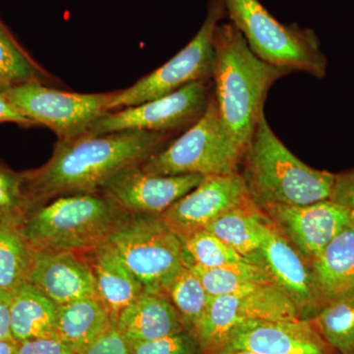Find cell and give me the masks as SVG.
Instances as JSON below:
<instances>
[{
  "mask_svg": "<svg viewBox=\"0 0 354 354\" xmlns=\"http://www.w3.org/2000/svg\"><path fill=\"white\" fill-rule=\"evenodd\" d=\"M172 136L169 133L125 130L57 140L46 164L24 172L32 208L65 195L99 193L111 177L143 164Z\"/></svg>",
  "mask_w": 354,
  "mask_h": 354,
  "instance_id": "6da1fadb",
  "label": "cell"
},
{
  "mask_svg": "<svg viewBox=\"0 0 354 354\" xmlns=\"http://www.w3.org/2000/svg\"><path fill=\"white\" fill-rule=\"evenodd\" d=\"M214 48V97L227 134L245 153L265 115L270 88L291 72L256 57L241 32L230 22L220 23L216 28Z\"/></svg>",
  "mask_w": 354,
  "mask_h": 354,
  "instance_id": "7a4b0ae2",
  "label": "cell"
},
{
  "mask_svg": "<svg viewBox=\"0 0 354 354\" xmlns=\"http://www.w3.org/2000/svg\"><path fill=\"white\" fill-rule=\"evenodd\" d=\"M239 172L249 195L263 208L270 205L302 206L330 200L335 174L304 164L261 118Z\"/></svg>",
  "mask_w": 354,
  "mask_h": 354,
  "instance_id": "3957f363",
  "label": "cell"
},
{
  "mask_svg": "<svg viewBox=\"0 0 354 354\" xmlns=\"http://www.w3.org/2000/svg\"><path fill=\"white\" fill-rule=\"evenodd\" d=\"M32 209L22 223L34 250L88 253L108 243L129 214L102 193L60 196Z\"/></svg>",
  "mask_w": 354,
  "mask_h": 354,
  "instance_id": "277c9868",
  "label": "cell"
},
{
  "mask_svg": "<svg viewBox=\"0 0 354 354\" xmlns=\"http://www.w3.org/2000/svg\"><path fill=\"white\" fill-rule=\"evenodd\" d=\"M223 3L230 22L261 60L318 79L326 76L327 57L313 30L279 22L259 0H223Z\"/></svg>",
  "mask_w": 354,
  "mask_h": 354,
  "instance_id": "5b68a950",
  "label": "cell"
},
{
  "mask_svg": "<svg viewBox=\"0 0 354 354\" xmlns=\"http://www.w3.org/2000/svg\"><path fill=\"white\" fill-rule=\"evenodd\" d=\"M244 153L227 134L212 91L206 111L141 169L158 176H230L239 172Z\"/></svg>",
  "mask_w": 354,
  "mask_h": 354,
  "instance_id": "8992f818",
  "label": "cell"
},
{
  "mask_svg": "<svg viewBox=\"0 0 354 354\" xmlns=\"http://www.w3.org/2000/svg\"><path fill=\"white\" fill-rule=\"evenodd\" d=\"M146 292L165 295L184 266L183 241L162 215H130L109 241Z\"/></svg>",
  "mask_w": 354,
  "mask_h": 354,
  "instance_id": "52a82bcc",
  "label": "cell"
},
{
  "mask_svg": "<svg viewBox=\"0 0 354 354\" xmlns=\"http://www.w3.org/2000/svg\"><path fill=\"white\" fill-rule=\"evenodd\" d=\"M227 17L223 0H209L204 22L185 48L160 68L140 79L129 88L116 91L109 111L134 106L171 94L191 83L213 77L216 55L214 35Z\"/></svg>",
  "mask_w": 354,
  "mask_h": 354,
  "instance_id": "ba28073f",
  "label": "cell"
},
{
  "mask_svg": "<svg viewBox=\"0 0 354 354\" xmlns=\"http://www.w3.org/2000/svg\"><path fill=\"white\" fill-rule=\"evenodd\" d=\"M1 94L35 125L50 128L58 140H66L85 134L109 113L115 92L79 94L29 82Z\"/></svg>",
  "mask_w": 354,
  "mask_h": 354,
  "instance_id": "9c48e42d",
  "label": "cell"
},
{
  "mask_svg": "<svg viewBox=\"0 0 354 354\" xmlns=\"http://www.w3.org/2000/svg\"><path fill=\"white\" fill-rule=\"evenodd\" d=\"M299 311L285 291L274 283L209 298L208 307L194 330L203 354H218L230 333L248 321H290Z\"/></svg>",
  "mask_w": 354,
  "mask_h": 354,
  "instance_id": "30bf717a",
  "label": "cell"
},
{
  "mask_svg": "<svg viewBox=\"0 0 354 354\" xmlns=\"http://www.w3.org/2000/svg\"><path fill=\"white\" fill-rule=\"evenodd\" d=\"M212 95L208 81L191 83L176 92L109 111L95 120L88 134L102 135L125 130L169 133L187 130L204 114Z\"/></svg>",
  "mask_w": 354,
  "mask_h": 354,
  "instance_id": "8fae6325",
  "label": "cell"
},
{
  "mask_svg": "<svg viewBox=\"0 0 354 354\" xmlns=\"http://www.w3.org/2000/svg\"><path fill=\"white\" fill-rule=\"evenodd\" d=\"M251 199L239 172L205 176L199 185L171 205L162 216L172 232L183 239L206 230L218 216Z\"/></svg>",
  "mask_w": 354,
  "mask_h": 354,
  "instance_id": "7c38bea8",
  "label": "cell"
},
{
  "mask_svg": "<svg viewBox=\"0 0 354 354\" xmlns=\"http://www.w3.org/2000/svg\"><path fill=\"white\" fill-rule=\"evenodd\" d=\"M262 268L299 311L300 318L311 320L322 308L311 263L270 223L260 250L251 261Z\"/></svg>",
  "mask_w": 354,
  "mask_h": 354,
  "instance_id": "4fadbf2b",
  "label": "cell"
},
{
  "mask_svg": "<svg viewBox=\"0 0 354 354\" xmlns=\"http://www.w3.org/2000/svg\"><path fill=\"white\" fill-rule=\"evenodd\" d=\"M204 177L198 174L158 176L144 171L141 165H136L111 177L99 193L129 215H162L199 185Z\"/></svg>",
  "mask_w": 354,
  "mask_h": 354,
  "instance_id": "5bb4252c",
  "label": "cell"
},
{
  "mask_svg": "<svg viewBox=\"0 0 354 354\" xmlns=\"http://www.w3.org/2000/svg\"><path fill=\"white\" fill-rule=\"evenodd\" d=\"M261 209L279 234L310 263L337 234L349 227L344 209L330 200L302 206L270 205Z\"/></svg>",
  "mask_w": 354,
  "mask_h": 354,
  "instance_id": "9a60e30c",
  "label": "cell"
},
{
  "mask_svg": "<svg viewBox=\"0 0 354 354\" xmlns=\"http://www.w3.org/2000/svg\"><path fill=\"white\" fill-rule=\"evenodd\" d=\"M246 351L262 354H333L310 320L248 321L234 328L218 354Z\"/></svg>",
  "mask_w": 354,
  "mask_h": 354,
  "instance_id": "2e32d148",
  "label": "cell"
},
{
  "mask_svg": "<svg viewBox=\"0 0 354 354\" xmlns=\"http://www.w3.org/2000/svg\"><path fill=\"white\" fill-rule=\"evenodd\" d=\"M27 283L57 306L99 298L90 260L72 251L34 250Z\"/></svg>",
  "mask_w": 354,
  "mask_h": 354,
  "instance_id": "e0dca14e",
  "label": "cell"
},
{
  "mask_svg": "<svg viewBox=\"0 0 354 354\" xmlns=\"http://www.w3.org/2000/svg\"><path fill=\"white\" fill-rule=\"evenodd\" d=\"M115 326L129 344L189 330L169 298L146 291L121 312Z\"/></svg>",
  "mask_w": 354,
  "mask_h": 354,
  "instance_id": "ac0fdd59",
  "label": "cell"
},
{
  "mask_svg": "<svg viewBox=\"0 0 354 354\" xmlns=\"http://www.w3.org/2000/svg\"><path fill=\"white\" fill-rule=\"evenodd\" d=\"M88 254L97 297L115 324L121 312L144 292V286L109 242Z\"/></svg>",
  "mask_w": 354,
  "mask_h": 354,
  "instance_id": "d6986e66",
  "label": "cell"
},
{
  "mask_svg": "<svg viewBox=\"0 0 354 354\" xmlns=\"http://www.w3.org/2000/svg\"><path fill=\"white\" fill-rule=\"evenodd\" d=\"M311 266L323 305L337 298L354 297V230H342Z\"/></svg>",
  "mask_w": 354,
  "mask_h": 354,
  "instance_id": "ffe728a7",
  "label": "cell"
},
{
  "mask_svg": "<svg viewBox=\"0 0 354 354\" xmlns=\"http://www.w3.org/2000/svg\"><path fill=\"white\" fill-rule=\"evenodd\" d=\"M113 324L99 298H84L57 306L55 335L82 354Z\"/></svg>",
  "mask_w": 354,
  "mask_h": 354,
  "instance_id": "44dd1931",
  "label": "cell"
},
{
  "mask_svg": "<svg viewBox=\"0 0 354 354\" xmlns=\"http://www.w3.org/2000/svg\"><path fill=\"white\" fill-rule=\"evenodd\" d=\"M270 223L271 220L251 199L218 216L206 230L251 263L262 246Z\"/></svg>",
  "mask_w": 354,
  "mask_h": 354,
  "instance_id": "7402d4cb",
  "label": "cell"
},
{
  "mask_svg": "<svg viewBox=\"0 0 354 354\" xmlns=\"http://www.w3.org/2000/svg\"><path fill=\"white\" fill-rule=\"evenodd\" d=\"M57 305L31 283L12 292L10 306L11 334L23 342L43 337H57Z\"/></svg>",
  "mask_w": 354,
  "mask_h": 354,
  "instance_id": "603a6c76",
  "label": "cell"
},
{
  "mask_svg": "<svg viewBox=\"0 0 354 354\" xmlns=\"http://www.w3.org/2000/svg\"><path fill=\"white\" fill-rule=\"evenodd\" d=\"M24 220L0 218V290L13 292L27 283L34 249L23 234Z\"/></svg>",
  "mask_w": 354,
  "mask_h": 354,
  "instance_id": "cb8c5ba5",
  "label": "cell"
},
{
  "mask_svg": "<svg viewBox=\"0 0 354 354\" xmlns=\"http://www.w3.org/2000/svg\"><path fill=\"white\" fill-rule=\"evenodd\" d=\"M29 82L55 85L57 80L24 50L0 18V93Z\"/></svg>",
  "mask_w": 354,
  "mask_h": 354,
  "instance_id": "d4e9b609",
  "label": "cell"
},
{
  "mask_svg": "<svg viewBox=\"0 0 354 354\" xmlns=\"http://www.w3.org/2000/svg\"><path fill=\"white\" fill-rule=\"evenodd\" d=\"M185 264L197 274L211 297L234 295L263 283H274L262 268L249 262L221 269H205L189 263Z\"/></svg>",
  "mask_w": 354,
  "mask_h": 354,
  "instance_id": "484cf974",
  "label": "cell"
},
{
  "mask_svg": "<svg viewBox=\"0 0 354 354\" xmlns=\"http://www.w3.org/2000/svg\"><path fill=\"white\" fill-rule=\"evenodd\" d=\"M333 351L351 354L354 349V297L337 298L323 305L311 319Z\"/></svg>",
  "mask_w": 354,
  "mask_h": 354,
  "instance_id": "4316f807",
  "label": "cell"
},
{
  "mask_svg": "<svg viewBox=\"0 0 354 354\" xmlns=\"http://www.w3.org/2000/svg\"><path fill=\"white\" fill-rule=\"evenodd\" d=\"M165 297L177 310L186 328L194 334L198 324L206 312L211 297L197 274L187 265L184 266L171 281Z\"/></svg>",
  "mask_w": 354,
  "mask_h": 354,
  "instance_id": "83f0119b",
  "label": "cell"
},
{
  "mask_svg": "<svg viewBox=\"0 0 354 354\" xmlns=\"http://www.w3.org/2000/svg\"><path fill=\"white\" fill-rule=\"evenodd\" d=\"M180 241L183 244L185 263L205 269H221L248 262L232 247L206 230L194 232Z\"/></svg>",
  "mask_w": 354,
  "mask_h": 354,
  "instance_id": "f1b7e54d",
  "label": "cell"
},
{
  "mask_svg": "<svg viewBox=\"0 0 354 354\" xmlns=\"http://www.w3.org/2000/svg\"><path fill=\"white\" fill-rule=\"evenodd\" d=\"M32 209L24 172L13 171L0 165V218H25Z\"/></svg>",
  "mask_w": 354,
  "mask_h": 354,
  "instance_id": "f546056e",
  "label": "cell"
},
{
  "mask_svg": "<svg viewBox=\"0 0 354 354\" xmlns=\"http://www.w3.org/2000/svg\"><path fill=\"white\" fill-rule=\"evenodd\" d=\"M129 346L132 354H203L196 337L190 330Z\"/></svg>",
  "mask_w": 354,
  "mask_h": 354,
  "instance_id": "4dcf8cb0",
  "label": "cell"
},
{
  "mask_svg": "<svg viewBox=\"0 0 354 354\" xmlns=\"http://www.w3.org/2000/svg\"><path fill=\"white\" fill-rule=\"evenodd\" d=\"M330 200L344 209L348 227L354 230V169L335 174Z\"/></svg>",
  "mask_w": 354,
  "mask_h": 354,
  "instance_id": "1f68e13d",
  "label": "cell"
},
{
  "mask_svg": "<svg viewBox=\"0 0 354 354\" xmlns=\"http://www.w3.org/2000/svg\"><path fill=\"white\" fill-rule=\"evenodd\" d=\"M82 354H132L129 342L113 324Z\"/></svg>",
  "mask_w": 354,
  "mask_h": 354,
  "instance_id": "d6a6232c",
  "label": "cell"
},
{
  "mask_svg": "<svg viewBox=\"0 0 354 354\" xmlns=\"http://www.w3.org/2000/svg\"><path fill=\"white\" fill-rule=\"evenodd\" d=\"M15 354H78L57 337L18 342Z\"/></svg>",
  "mask_w": 354,
  "mask_h": 354,
  "instance_id": "836d02e7",
  "label": "cell"
},
{
  "mask_svg": "<svg viewBox=\"0 0 354 354\" xmlns=\"http://www.w3.org/2000/svg\"><path fill=\"white\" fill-rule=\"evenodd\" d=\"M11 299L12 292L0 290V341L13 339L10 325Z\"/></svg>",
  "mask_w": 354,
  "mask_h": 354,
  "instance_id": "e575fe53",
  "label": "cell"
},
{
  "mask_svg": "<svg viewBox=\"0 0 354 354\" xmlns=\"http://www.w3.org/2000/svg\"><path fill=\"white\" fill-rule=\"evenodd\" d=\"M0 122L17 123L22 127L35 125L32 121L20 113L19 109L14 106L1 93H0Z\"/></svg>",
  "mask_w": 354,
  "mask_h": 354,
  "instance_id": "d590c367",
  "label": "cell"
},
{
  "mask_svg": "<svg viewBox=\"0 0 354 354\" xmlns=\"http://www.w3.org/2000/svg\"><path fill=\"white\" fill-rule=\"evenodd\" d=\"M18 342L14 339L0 341V354H15Z\"/></svg>",
  "mask_w": 354,
  "mask_h": 354,
  "instance_id": "8d00e7d4",
  "label": "cell"
},
{
  "mask_svg": "<svg viewBox=\"0 0 354 354\" xmlns=\"http://www.w3.org/2000/svg\"><path fill=\"white\" fill-rule=\"evenodd\" d=\"M220 354H262V353H252V351H227V353H223Z\"/></svg>",
  "mask_w": 354,
  "mask_h": 354,
  "instance_id": "74e56055",
  "label": "cell"
},
{
  "mask_svg": "<svg viewBox=\"0 0 354 354\" xmlns=\"http://www.w3.org/2000/svg\"><path fill=\"white\" fill-rule=\"evenodd\" d=\"M351 354H354V349H353V353H351Z\"/></svg>",
  "mask_w": 354,
  "mask_h": 354,
  "instance_id": "f35d334b",
  "label": "cell"
}]
</instances>
